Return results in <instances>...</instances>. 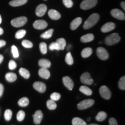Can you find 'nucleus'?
I'll use <instances>...</instances> for the list:
<instances>
[{
	"instance_id": "obj_1",
	"label": "nucleus",
	"mask_w": 125,
	"mask_h": 125,
	"mask_svg": "<svg viewBox=\"0 0 125 125\" xmlns=\"http://www.w3.org/2000/svg\"><path fill=\"white\" fill-rule=\"evenodd\" d=\"M100 16L97 13H93L86 20L83 24V29L85 30L89 29L93 27L98 22Z\"/></svg>"
},
{
	"instance_id": "obj_2",
	"label": "nucleus",
	"mask_w": 125,
	"mask_h": 125,
	"mask_svg": "<svg viewBox=\"0 0 125 125\" xmlns=\"http://www.w3.org/2000/svg\"><path fill=\"white\" fill-rule=\"evenodd\" d=\"M121 40V37L118 33H114L111 34L106 37L105 42L107 45H113L116 44Z\"/></svg>"
},
{
	"instance_id": "obj_3",
	"label": "nucleus",
	"mask_w": 125,
	"mask_h": 125,
	"mask_svg": "<svg viewBox=\"0 0 125 125\" xmlns=\"http://www.w3.org/2000/svg\"><path fill=\"white\" fill-rule=\"evenodd\" d=\"M97 3V0H83L80 5V7L83 10H87L94 7Z\"/></svg>"
},
{
	"instance_id": "obj_4",
	"label": "nucleus",
	"mask_w": 125,
	"mask_h": 125,
	"mask_svg": "<svg viewBox=\"0 0 125 125\" xmlns=\"http://www.w3.org/2000/svg\"><path fill=\"white\" fill-rule=\"evenodd\" d=\"M27 21V19L24 16L19 17V18L13 19L11 21V24L15 27H22Z\"/></svg>"
},
{
	"instance_id": "obj_5",
	"label": "nucleus",
	"mask_w": 125,
	"mask_h": 125,
	"mask_svg": "<svg viewBox=\"0 0 125 125\" xmlns=\"http://www.w3.org/2000/svg\"><path fill=\"white\" fill-rule=\"evenodd\" d=\"M94 104V100L93 99H87L83 100L78 104L77 107L79 110H83L92 107Z\"/></svg>"
},
{
	"instance_id": "obj_6",
	"label": "nucleus",
	"mask_w": 125,
	"mask_h": 125,
	"mask_svg": "<svg viewBox=\"0 0 125 125\" xmlns=\"http://www.w3.org/2000/svg\"><path fill=\"white\" fill-rule=\"evenodd\" d=\"M97 55L100 59L102 60H106L108 59L109 54L107 50L103 47H99L97 49Z\"/></svg>"
},
{
	"instance_id": "obj_7",
	"label": "nucleus",
	"mask_w": 125,
	"mask_h": 125,
	"mask_svg": "<svg viewBox=\"0 0 125 125\" xmlns=\"http://www.w3.org/2000/svg\"><path fill=\"white\" fill-rule=\"evenodd\" d=\"M100 94L101 96L105 100H109L111 96V93L109 90L108 87L106 86H102L100 87L99 90Z\"/></svg>"
},
{
	"instance_id": "obj_8",
	"label": "nucleus",
	"mask_w": 125,
	"mask_h": 125,
	"mask_svg": "<svg viewBox=\"0 0 125 125\" xmlns=\"http://www.w3.org/2000/svg\"><path fill=\"white\" fill-rule=\"evenodd\" d=\"M81 82L83 83L85 85H92L93 83V79L90 76V75L89 73H83L81 76Z\"/></svg>"
},
{
	"instance_id": "obj_9",
	"label": "nucleus",
	"mask_w": 125,
	"mask_h": 125,
	"mask_svg": "<svg viewBox=\"0 0 125 125\" xmlns=\"http://www.w3.org/2000/svg\"><path fill=\"white\" fill-rule=\"evenodd\" d=\"M111 14L114 18L117 19L124 20L125 19V13L122 11L118 9H114L111 11Z\"/></svg>"
},
{
	"instance_id": "obj_10",
	"label": "nucleus",
	"mask_w": 125,
	"mask_h": 125,
	"mask_svg": "<svg viewBox=\"0 0 125 125\" xmlns=\"http://www.w3.org/2000/svg\"><path fill=\"white\" fill-rule=\"evenodd\" d=\"M48 26V23L43 20H36L33 23V27L37 30H43Z\"/></svg>"
},
{
	"instance_id": "obj_11",
	"label": "nucleus",
	"mask_w": 125,
	"mask_h": 125,
	"mask_svg": "<svg viewBox=\"0 0 125 125\" xmlns=\"http://www.w3.org/2000/svg\"><path fill=\"white\" fill-rule=\"evenodd\" d=\"M47 10V7L45 4H40L37 7L35 10V14L37 16L42 17L45 15Z\"/></svg>"
},
{
	"instance_id": "obj_12",
	"label": "nucleus",
	"mask_w": 125,
	"mask_h": 125,
	"mask_svg": "<svg viewBox=\"0 0 125 125\" xmlns=\"http://www.w3.org/2000/svg\"><path fill=\"white\" fill-rule=\"evenodd\" d=\"M33 87L35 89L40 93H44L46 91V86L44 83L41 82H35L34 83Z\"/></svg>"
},
{
	"instance_id": "obj_13",
	"label": "nucleus",
	"mask_w": 125,
	"mask_h": 125,
	"mask_svg": "<svg viewBox=\"0 0 125 125\" xmlns=\"http://www.w3.org/2000/svg\"><path fill=\"white\" fill-rule=\"evenodd\" d=\"M62 80L64 85L68 90H73V87H74V82L69 76H64V77L62 78Z\"/></svg>"
},
{
	"instance_id": "obj_14",
	"label": "nucleus",
	"mask_w": 125,
	"mask_h": 125,
	"mask_svg": "<svg viewBox=\"0 0 125 125\" xmlns=\"http://www.w3.org/2000/svg\"><path fill=\"white\" fill-rule=\"evenodd\" d=\"M34 119V123L35 125H40L43 118V114L41 110H38L32 115Z\"/></svg>"
},
{
	"instance_id": "obj_15",
	"label": "nucleus",
	"mask_w": 125,
	"mask_h": 125,
	"mask_svg": "<svg viewBox=\"0 0 125 125\" xmlns=\"http://www.w3.org/2000/svg\"><path fill=\"white\" fill-rule=\"evenodd\" d=\"M115 28V24L112 22H108L105 23L102 26L101 31L103 32H108L109 31L113 30Z\"/></svg>"
},
{
	"instance_id": "obj_16",
	"label": "nucleus",
	"mask_w": 125,
	"mask_h": 125,
	"mask_svg": "<svg viewBox=\"0 0 125 125\" xmlns=\"http://www.w3.org/2000/svg\"><path fill=\"white\" fill-rule=\"evenodd\" d=\"M38 74L41 77L45 79H49L50 76H51L50 72L49 70H48V68H40L38 71Z\"/></svg>"
},
{
	"instance_id": "obj_17",
	"label": "nucleus",
	"mask_w": 125,
	"mask_h": 125,
	"mask_svg": "<svg viewBox=\"0 0 125 125\" xmlns=\"http://www.w3.org/2000/svg\"><path fill=\"white\" fill-rule=\"evenodd\" d=\"M48 16L52 20H59L61 18L60 13L54 9H50L48 12Z\"/></svg>"
},
{
	"instance_id": "obj_18",
	"label": "nucleus",
	"mask_w": 125,
	"mask_h": 125,
	"mask_svg": "<svg viewBox=\"0 0 125 125\" xmlns=\"http://www.w3.org/2000/svg\"><path fill=\"white\" fill-rule=\"evenodd\" d=\"M82 20L81 18H76L70 24V28H71L72 30H75L77 29L80 26L81 23H82Z\"/></svg>"
},
{
	"instance_id": "obj_19",
	"label": "nucleus",
	"mask_w": 125,
	"mask_h": 125,
	"mask_svg": "<svg viewBox=\"0 0 125 125\" xmlns=\"http://www.w3.org/2000/svg\"><path fill=\"white\" fill-rule=\"evenodd\" d=\"M94 38L93 34H87L86 35H83L81 38V41L83 43H86V42H89L92 41Z\"/></svg>"
},
{
	"instance_id": "obj_20",
	"label": "nucleus",
	"mask_w": 125,
	"mask_h": 125,
	"mask_svg": "<svg viewBox=\"0 0 125 125\" xmlns=\"http://www.w3.org/2000/svg\"><path fill=\"white\" fill-rule=\"evenodd\" d=\"M28 0H13L9 2V5L12 7H19L27 3Z\"/></svg>"
},
{
	"instance_id": "obj_21",
	"label": "nucleus",
	"mask_w": 125,
	"mask_h": 125,
	"mask_svg": "<svg viewBox=\"0 0 125 125\" xmlns=\"http://www.w3.org/2000/svg\"><path fill=\"white\" fill-rule=\"evenodd\" d=\"M39 65L41 67V68H48L51 67V62L49 60H46V59H41L39 60L38 62Z\"/></svg>"
},
{
	"instance_id": "obj_22",
	"label": "nucleus",
	"mask_w": 125,
	"mask_h": 125,
	"mask_svg": "<svg viewBox=\"0 0 125 125\" xmlns=\"http://www.w3.org/2000/svg\"><path fill=\"white\" fill-rule=\"evenodd\" d=\"M92 52H93V51H92V48H86L82 50V52H81V56L83 58H87L91 55Z\"/></svg>"
},
{
	"instance_id": "obj_23",
	"label": "nucleus",
	"mask_w": 125,
	"mask_h": 125,
	"mask_svg": "<svg viewBox=\"0 0 125 125\" xmlns=\"http://www.w3.org/2000/svg\"><path fill=\"white\" fill-rule=\"evenodd\" d=\"M5 78L7 81L9 82H13L16 80L17 75L15 73H8L5 75Z\"/></svg>"
},
{
	"instance_id": "obj_24",
	"label": "nucleus",
	"mask_w": 125,
	"mask_h": 125,
	"mask_svg": "<svg viewBox=\"0 0 125 125\" xmlns=\"http://www.w3.org/2000/svg\"><path fill=\"white\" fill-rule=\"evenodd\" d=\"M79 91L87 96H91L92 94V90L86 86H81L79 88Z\"/></svg>"
},
{
	"instance_id": "obj_25",
	"label": "nucleus",
	"mask_w": 125,
	"mask_h": 125,
	"mask_svg": "<svg viewBox=\"0 0 125 125\" xmlns=\"http://www.w3.org/2000/svg\"><path fill=\"white\" fill-rule=\"evenodd\" d=\"M72 124L73 125H87L83 120L78 117L73 118L72 121Z\"/></svg>"
},
{
	"instance_id": "obj_26",
	"label": "nucleus",
	"mask_w": 125,
	"mask_h": 125,
	"mask_svg": "<svg viewBox=\"0 0 125 125\" xmlns=\"http://www.w3.org/2000/svg\"><path fill=\"white\" fill-rule=\"evenodd\" d=\"M19 74L21 76H23V78L25 79H29L30 76V72L28 71L27 70H26V68H21L19 70Z\"/></svg>"
},
{
	"instance_id": "obj_27",
	"label": "nucleus",
	"mask_w": 125,
	"mask_h": 125,
	"mask_svg": "<svg viewBox=\"0 0 125 125\" xmlns=\"http://www.w3.org/2000/svg\"><path fill=\"white\" fill-rule=\"evenodd\" d=\"M19 105L21 107H26L29 104V100L27 97H23L18 101Z\"/></svg>"
},
{
	"instance_id": "obj_28",
	"label": "nucleus",
	"mask_w": 125,
	"mask_h": 125,
	"mask_svg": "<svg viewBox=\"0 0 125 125\" xmlns=\"http://www.w3.org/2000/svg\"><path fill=\"white\" fill-rule=\"evenodd\" d=\"M107 115L105 112L100 111L98 113L96 117V119L98 122H102L105 119Z\"/></svg>"
},
{
	"instance_id": "obj_29",
	"label": "nucleus",
	"mask_w": 125,
	"mask_h": 125,
	"mask_svg": "<svg viewBox=\"0 0 125 125\" xmlns=\"http://www.w3.org/2000/svg\"><path fill=\"white\" fill-rule=\"evenodd\" d=\"M53 29H49L46 31H45V32H43V34H42L41 35V37L44 39H48L50 38L52 36L53 33Z\"/></svg>"
},
{
	"instance_id": "obj_30",
	"label": "nucleus",
	"mask_w": 125,
	"mask_h": 125,
	"mask_svg": "<svg viewBox=\"0 0 125 125\" xmlns=\"http://www.w3.org/2000/svg\"><path fill=\"white\" fill-rule=\"evenodd\" d=\"M56 42L58 44L60 50H64V49L65 46H66V41L64 38H61L57 39L56 41Z\"/></svg>"
},
{
	"instance_id": "obj_31",
	"label": "nucleus",
	"mask_w": 125,
	"mask_h": 125,
	"mask_svg": "<svg viewBox=\"0 0 125 125\" xmlns=\"http://www.w3.org/2000/svg\"><path fill=\"white\" fill-rule=\"evenodd\" d=\"M46 105L48 108L49 109H51V110H54L57 107V104H56L55 101L51 99L47 101Z\"/></svg>"
},
{
	"instance_id": "obj_32",
	"label": "nucleus",
	"mask_w": 125,
	"mask_h": 125,
	"mask_svg": "<svg viewBox=\"0 0 125 125\" xmlns=\"http://www.w3.org/2000/svg\"><path fill=\"white\" fill-rule=\"evenodd\" d=\"M65 62L67 64L71 65H73L74 63V60H73V57L72 56V54L70 52L67 53L66 56H65Z\"/></svg>"
},
{
	"instance_id": "obj_33",
	"label": "nucleus",
	"mask_w": 125,
	"mask_h": 125,
	"mask_svg": "<svg viewBox=\"0 0 125 125\" xmlns=\"http://www.w3.org/2000/svg\"><path fill=\"white\" fill-rule=\"evenodd\" d=\"M12 116V111L10 109H8L5 111L4 118L7 121H9L11 119Z\"/></svg>"
},
{
	"instance_id": "obj_34",
	"label": "nucleus",
	"mask_w": 125,
	"mask_h": 125,
	"mask_svg": "<svg viewBox=\"0 0 125 125\" xmlns=\"http://www.w3.org/2000/svg\"><path fill=\"white\" fill-rule=\"evenodd\" d=\"M26 34V31L25 30H19L15 34V37L17 39H21L24 37Z\"/></svg>"
},
{
	"instance_id": "obj_35",
	"label": "nucleus",
	"mask_w": 125,
	"mask_h": 125,
	"mask_svg": "<svg viewBox=\"0 0 125 125\" xmlns=\"http://www.w3.org/2000/svg\"><path fill=\"white\" fill-rule=\"evenodd\" d=\"M118 86L120 89L125 90V76H123L118 82Z\"/></svg>"
},
{
	"instance_id": "obj_36",
	"label": "nucleus",
	"mask_w": 125,
	"mask_h": 125,
	"mask_svg": "<svg viewBox=\"0 0 125 125\" xmlns=\"http://www.w3.org/2000/svg\"><path fill=\"white\" fill-rule=\"evenodd\" d=\"M17 120L19 122H21L24 120L25 118V112L22 110H20L17 114Z\"/></svg>"
},
{
	"instance_id": "obj_37",
	"label": "nucleus",
	"mask_w": 125,
	"mask_h": 125,
	"mask_svg": "<svg viewBox=\"0 0 125 125\" xmlns=\"http://www.w3.org/2000/svg\"><path fill=\"white\" fill-rule=\"evenodd\" d=\"M40 49L42 53L45 54L47 53V45L45 42H41L40 44Z\"/></svg>"
},
{
	"instance_id": "obj_38",
	"label": "nucleus",
	"mask_w": 125,
	"mask_h": 125,
	"mask_svg": "<svg viewBox=\"0 0 125 125\" xmlns=\"http://www.w3.org/2000/svg\"><path fill=\"white\" fill-rule=\"evenodd\" d=\"M23 46H24L26 48H31L33 46V43L31 41L28 40H23L21 42Z\"/></svg>"
},
{
	"instance_id": "obj_39",
	"label": "nucleus",
	"mask_w": 125,
	"mask_h": 125,
	"mask_svg": "<svg viewBox=\"0 0 125 125\" xmlns=\"http://www.w3.org/2000/svg\"><path fill=\"white\" fill-rule=\"evenodd\" d=\"M11 51H12V53L13 54V56L14 58H18L19 56V51L17 47L15 46V45H13L12 46L11 48Z\"/></svg>"
},
{
	"instance_id": "obj_40",
	"label": "nucleus",
	"mask_w": 125,
	"mask_h": 125,
	"mask_svg": "<svg viewBox=\"0 0 125 125\" xmlns=\"http://www.w3.org/2000/svg\"><path fill=\"white\" fill-rule=\"evenodd\" d=\"M61 97V95L58 93H53L51 94V100L53 101H58L59 100H60Z\"/></svg>"
},
{
	"instance_id": "obj_41",
	"label": "nucleus",
	"mask_w": 125,
	"mask_h": 125,
	"mask_svg": "<svg viewBox=\"0 0 125 125\" xmlns=\"http://www.w3.org/2000/svg\"><path fill=\"white\" fill-rule=\"evenodd\" d=\"M49 49L51 51H53V50H57V51H60V48L57 43L56 42H52L49 45Z\"/></svg>"
},
{
	"instance_id": "obj_42",
	"label": "nucleus",
	"mask_w": 125,
	"mask_h": 125,
	"mask_svg": "<svg viewBox=\"0 0 125 125\" xmlns=\"http://www.w3.org/2000/svg\"><path fill=\"white\" fill-rule=\"evenodd\" d=\"M64 5L68 8H70L73 6V2L72 0H62Z\"/></svg>"
},
{
	"instance_id": "obj_43",
	"label": "nucleus",
	"mask_w": 125,
	"mask_h": 125,
	"mask_svg": "<svg viewBox=\"0 0 125 125\" xmlns=\"http://www.w3.org/2000/svg\"><path fill=\"white\" fill-rule=\"evenodd\" d=\"M9 68L10 70H15L17 67V64L14 60H10L9 62Z\"/></svg>"
},
{
	"instance_id": "obj_44",
	"label": "nucleus",
	"mask_w": 125,
	"mask_h": 125,
	"mask_svg": "<svg viewBox=\"0 0 125 125\" xmlns=\"http://www.w3.org/2000/svg\"><path fill=\"white\" fill-rule=\"evenodd\" d=\"M109 125H118V122L115 118H111L109 120Z\"/></svg>"
},
{
	"instance_id": "obj_45",
	"label": "nucleus",
	"mask_w": 125,
	"mask_h": 125,
	"mask_svg": "<svg viewBox=\"0 0 125 125\" xmlns=\"http://www.w3.org/2000/svg\"><path fill=\"white\" fill-rule=\"evenodd\" d=\"M4 86H3L2 84L0 83V97H2L3 93H4Z\"/></svg>"
},
{
	"instance_id": "obj_46",
	"label": "nucleus",
	"mask_w": 125,
	"mask_h": 125,
	"mask_svg": "<svg viewBox=\"0 0 125 125\" xmlns=\"http://www.w3.org/2000/svg\"><path fill=\"white\" fill-rule=\"evenodd\" d=\"M6 45V42L4 40H0V48Z\"/></svg>"
},
{
	"instance_id": "obj_47",
	"label": "nucleus",
	"mask_w": 125,
	"mask_h": 125,
	"mask_svg": "<svg viewBox=\"0 0 125 125\" xmlns=\"http://www.w3.org/2000/svg\"><path fill=\"white\" fill-rule=\"evenodd\" d=\"M125 3L124 1H123V2H121V7L124 10H125Z\"/></svg>"
},
{
	"instance_id": "obj_48",
	"label": "nucleus",
	"mask_w": 125,
	"mask_h": 125,
	"mask_svg": "<svg viewBox=\"0 0 125 125\" xmlns=\"http://www.w3.org/2000/svg\"><path fill=\"white\" fill-rule=\"evenodd\" d=\"M3 60H4V56L0 54V64L3 62Z\"/></svg>"
},
{
	"instance_id": "obj_49",
	"label": "nucleus",
	"mask_w": 125,
	"mask_h": 125,
	"mask_svg": "<svg viewBox=\"0 0 125 125\" xmlns=\"http://www.w3.org/2000/svg\"><path fill=\"white\" fill-rule=\"evenodd\" d=\"M3 33H4V30L1 27H0V35H2Z\"/></svg>"
},
{
	"instance_id": "obj_50",
	"label": "nucleus",
	"mask_w": 125,
	"mask_h": 125,
	"mask_svg": "<svg viewBox=\"0 0 125 125\" xmlns=\"http://www.w3.org/2000/svg\"><path fill=\"white\" fill-rule=\"evenodd\" d=\"M2 22V18H1V16L0 15V24Z\"/></svg>"
},
{
	"instance_id": "obj_51",
	"label": "nucleus",
	"mask_w": 125,
	"mask_h": 125,
	"mask_svg": "<svg viewBox=\"0 0 125 125\" xmlns=\"http://www.w3.org/2000/svg\"><path fill=\"white\" fill-rule=\"evenodd\" d=\"M98 125L94 124V123H92V124H90V125Z\"/></svg>"
},
{
	"instance_id": "obj_52",
	"label": "nucleus",
	"mask_w": 125,
	"mask_h": 125,
	"mask_svg": "<svg viewBox=\"0 0 125 125\" xmlns=\"http://www.w3.org/2000/svg\"><path fill=\"white\" fill-rule=\"evenodd\" d=\"M45 1H46V0H45Z\"/></svg>"
}]
</instances>
